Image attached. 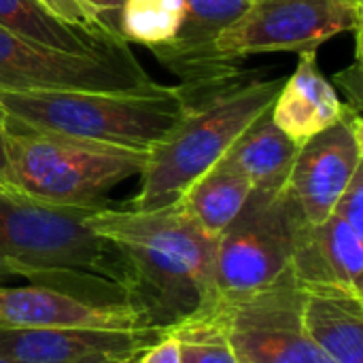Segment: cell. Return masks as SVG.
I'll return each mask as SVG.
<instances>
[{
  "mask_svg": "<svg viewBox=\"0 0 363 363\" xmlns=\"http://www.w3.org/2000/svg\"><path fill=\"white\" fill-rule=\"evenodd\" d=\"M185 0H121L119 36L130 45L155 47L168 43L181 28Z\"/></svg>",
  "mask_w": 363,
  "mask_h": 363,
  "instance_id": "20",
  "label": "cell"
},
{
  "mask_svg": "<svg viewBox=\"0 0 363 363\" xmlns=\"http://www.w3.org/2000/svg\"><path fill=\"white\" fill-rule=\"evenodd\" d=\"M304 291L291 268L264 289L215 306L238 363H330L302 321Z\"/></svg>",
  "mask_w": 363,
  "mask_h": 363,
  "instance_id": "8",
  "label": "cell"
},
{
  "mask_svg": "<svg viewBox=\"0 0 363 363\" xmlns=\"http://www.w3.org/2000/svg\"><path fill=\"white\" fill-rule=\"evenodd\" d=\"M302 321L330 363H363L362 298L304 291Z\"/></svg>",
  "mask_w": 363,
  "mask_h": 363,
  "instance_id": "17",
  "label": "cell"
},
{
  "mask_svg": "<svg viewBox=\"0 0 363 363\" xmlns=\"http://www.w3.org/2000/svg\"><path fill=\"white\" fill-rule=\"evenodd\" d=\"M251 191V181L219 160L181 196L179 202L202 230L221 236V232L238 217Z\"/></svg>",
  "mask_w": 363,
  "mask_h": 363,
  "instance_id": "19",
  "label": "cell"
},
{
  "mask_svg": "<svg viewBox=\"0 0 363 363\" xmlns=\"http://www.w3.org/2000/svg\"><path fill=\"white\" fill-rule=\"evenodd\" d=\"M0 363H13V362H6V359H0ZM117 363V362H115Z\"/></svg>",
  "mask_w": 363,
  "mask_h": 363,
  "instance_id": "28",
  "label": "cell"
},
{
  "mask_svg": "<svg viewBox=\"0 0 363 363\" xmlns=\"http://www.w3.org/2000/svg\"><path fill=\"white\" fill-rule=\"evenodd\" d=\"M94 13L98 15L100 23L104 26L106 32L113 36H119V11H121V0H89ZM121 38V36H119Z\"/></svg>",
  "mask_w": 363,
  "mask_h": 363,
  "instance_id": "25",
  "label": "cell"
},
{
  "mask_svg": "<svg viewBox=\"0 0 363 363\" xmlns=\"http://www.w3.org/2000/svg\"><path fill=\"white\" fill-rule=\"evenodd\" d=\"M189 106L179 85L134 91L0 89L6 125L149 151Z\"/></svg>",
  "mask_w": 363,
  "mask_h": 363,
  "instance_id": "4",
  "label": "cell"
},
{
  "mask_svg": "<svg viewBox=\"0 0 363 363\" xmlns=\"http://www.w3.org/2000/svg\"><path fill=\"white\" fill-rule=\"evenodd\" d=\"M94 211L0 189V281L23 279L89 302L132 304L123 257L85 223Z\"/></svg>",
  "mask_w": 363,
  "mask_h": 363,
  "instance_id": "2",
  "label": "cell"
},
{
  "mask_svg": "<svg viewBox=\"0 0 363 363\" xmlns=\"http://www.w3.org/2000/svg\"><path fill=\"white\" fill-rule=\"evenodd\" d=\"M304 225L285 187L253 189L238 217L221 232L213 272V306L247 298L289 268Z\"/></svg>",
  "mask_w": 363,
  "mask_h": 363,
  "instance_id": "6",
  "label": "cell"
},
{
  "mask_svg": "<svg viewBox=\"0 0 363 363\" xmlns=\"http://www.w3.org/2000/svg\"><path fill=\"white\" fill-rule=\"evenodd\" d=\"M85 223L123 257L132 304L151 330L166 332L213 306L219 236L202 230L181 202L153 208H98Z\"/></svg>",
  "mask_w": 363,
  "mask_h": 363,
  "instance_id": "1",
  "label": "cell"
},
{
  "mask_svg": "<svg viewBox=\"0 0 363 363\" xmlns=\"http://www.w3.org/2000/svg\"><path fill=\"white\" fill-rule=\"evenodd\" d=\"M155 85L128 49L108 55L66 53L0 28V89L134 91Z\"/></svg>",
  "mask_w": 363,
  "mask_h": 363,
  "instance_id": "9",
  "label": "cell"
},
{
  "mask_svg": "<svg viewBox=\"0 0 363 363\" xmlns=\"http://www.w3.org/2000/svg\"><path fill=\"white\" fill-rule=\"evenodd\" d=\"M136 363H181V351L177 338L166 330L155 342L140 351Z\"/></svg>",
  "mask_w": 363,
  "mask_h": 363,
  "instance_id": "23",
  "label": "cell"
},
{
  "mask_svg": "<svg viewBox=\"0 0 363 363\" xmlns=\"http://www.w3.org/2000/svg\"><path fill=\"white\" fill-rule=\"evenodd\" d=\"M138 355H140V353H138ZM138 355H132V357H128V359H121V362H117V363H136Z\"/></svg>",
  "mask_w": 363,
  "mask_h": 363,
  "instance_id": "27",
  "label": "cell"
},
{
  "mask_svg": "<svg viewBox=\"0 0 363 363\" xmlns=\"http://www.w3.org/2000/svg\"><path fill=\"white\" fill-rule=\"evenodd\" d=\"M362 162V113L345 104L334 125L315 134L298 149L283 185L304 223L319 225L334 213Z\"/></svg>",
  "mask_w": 363,
  "mask_h": 363,
  "instance_id": "10",
  "label": "cell"
},
{
  "mask_svg": "<svg viewBox=\"0 0 363 363\" xmlns=\"http://www.w3.org/2000/svg\"><path fill=\"white\" fill-rule=\"evenodd\" d=\"M359 30V0H251L217 38V53L225 64L238 66L249 55L317 51L325 40Z\"/></svg>",
  "mask_w": 363,
  "mask_h": 363,
  "instance_id": "7",
  "label": "cell"
},
{
  "mask_svg": "<svg viewBox=\"0 0 363 363\" xmlns=\"http://www.w3.org/2000/svg\"><path fill=\"white\" fill-rule=\"evenodd\" d=\"M336 83H342V89L347 94V102L351 108L362 113V66H359V57L355 60V64L351 68H347L345 72H338L334 77Z\"/></svg>",
  "mask_w": 363,
  "mask_h": 363,
  "instance_id": "24",
  "label": "cell"
},
{
  "mask_svg": "<svg viewBox=\"0 0 363 363\" xmlns=\"http://www.w3.org/2000/svg\"><path fill=\"white\" fill-rule=\"evenodd\" d=\"M251 0H185V17L179 32L149 51L181 79L187 102L234 83L238 66L225 64L217 53V38L247 9Z\"/></svg>",
  "mask_w": 363,
  "mask_h": 363,
  "instance_id": "11",
  "label": "cell"
},
{
  "mask_svg": "<svg viewBox=\"0 0 363 363\" xmlns=\"http://www.w3.org/2000/svg\"><path fill=\"white\" fill-rule=\"evenodd\" d=\"M0 328H72L138 332L151 330L132 304L89 302L51 287L0 285Z\"/></svg>",
  "mask_w": 363,
  "mask_h": 363,
  "instance_id": "13",
  "label": "cell"
},
{
  "mask_svg": "<svg viewBox=\"0 0 363 363\" xmlns=\"http://www.w3.org/2000/svg\"><path fill=\"white\" fill-rule=\"evenodd\" d=\"M334 215L347 221L359 236H363V170L359 168L349 183L347 191L340 196Z\"/></svg>",
  "mask_w": 363,
  "mask_h": 363,
  "instance_id": "22",
  "label": "cell"
},
{
  "mask_svg": "<svg viewBox=\"0 0 363 363\" xmlns=\"http://www.w3.org/2000/svg\"><path fill=\"white\" fill-rule=\"evenodd\" d=\"M289 268L302 291L363 298V236L334 213L319 225L304 223Z\"/></svg>",
  "mask_w": 363,
  "mask_h": 363,
  "instance_id": "14",
  "label": "cell"
},
{
  "mask_svg": "<svg viewBox=\"0 0 363 363\" xmlns=\"http://www.w3.org/2000/svg\"><path fill=\"white\" fill-rule=\"evenodd\" d=\"M342 108L345 102L336 87L319 70L317 51H304L296 72L285 77L270 106V117L289 140L302 147L308 138L334 125Z\"/></svg>",
  "mask_w": 363,
  "mask_h": 363,
  "instance_id": "15",
  "label": "cell"
},
{
  "mask_svg": "<svg viewBox=\"0 0 363 363\" xmlns=\"http://www.w3.org/2000/svg\"><path fill=\"white\" fill-rule=\"evenodd\" d=\"M9 187L34 200L104 208V196L138 177L147 151L6 125Z\"/></svg>",
  "mask_w": 363,
  "mask_h": 363,
  "instance_id": "5",
  "label": "cell"
},
{
  "mask_svg": "<svg viewBox=\"0 0 363 363\" xmlns=\"http://www.w3.org/2000/svg\"><path fill=\"white\" fill-rule=\"evenodd\" d=\"M359 2H362V0H359Z\"/></svg>",
  "mask_w": 363,
  "mask_h": 363,
  "instance_id": "29",
  "label": "cell"
},
{
  "mask_svg": "<svg viewBox=\"0 0 363 363\" xmlns=\"http://www.w3.org/2000/svg\"><path fill=\"white\" fill-rule=\"evenodd\" d=\"M4 138H6V117L0 108V183L9 187V164H6V151H4ZM11 189V187H9Z\"/></svg>",
  "mask_w": 363,
  "mask_h": 363,
  "instance_id": "26",
  "label": "cell"
},
{
  "mask_svg": "<svg viewBox=\"0 0 363 363\" xmlns=\"http://www.w3.org/2000/svg\"><path fill=\"white\" fill-rule=\"evenodd\" d=\"M283 83L285 77L234 81L191 102L174 128L147 151L138 174L140 187L130 208L153 211L179 202L228 153L236 138L272 106Z\"/></svg>",
  "mask_w": 363,
  "mask_h": 363,
  "instance_id": "3",
  "label": "cell"
},
{
  "mask_svg": "<svg viewBox=\"0 0 363 363\" xmlns=\"http://www.w3.org/2000/svg\"><path fill=\"white\" fill-rule=\"evenodd\" d=\"M0 28L66 53L108 55L128 49L121 38L89 32L55 15L43 0H0Z\"/></svg>",
  "mask_w": 363,
  "mask_h": 363,
  "instance_id": "16",
  "label": "cell"
},
{
  "mask_svg": "<svg viewBox=\"0 0 363 363\" xmlns=\"http://www.w3.org/2000/svg\"><path fill=\"white\" fill-rule=\"evenodd\" d=\"M168 332L179 342L181 363H238L215 306L183 319Z\"/></svg>",
  "mask_w": 363,
  "mask_h": 363,
  "instance_id": "21",
  "label": "cell"
},
{
  "mask_svg": "<svg viewBox=\"0 0 363 363\" xmlns=\"http://www.w3.org/2000/svg\"><path fill=\"white\" fill-rule=\"evenodd\" d=\"M298 149L300 147L274 125L268 108L236 138L221 162L245 174L253 189L274 191L285 185Z\"/></svg>",
  "mask_w": 363,
  "mask_h": 363,
  "instance_id": "18",
  "label": "cell"
},
{
  "mask_svg": "<svg viewBox=\"0 0 363 363\" xmlns=\"http://www.w3.org/2000/svg\"><path fill=\"white\" fill-rule=\"evenodd\" d=\"M164 332L0 328V359L13 363H115L138 355Z\"/></svg>",
  "mask_w": 363,
  "mask_h": 363,
  "instance_id": "12",
  "label": "cell"
}]
</instances>
